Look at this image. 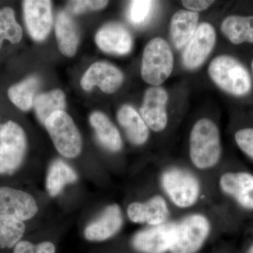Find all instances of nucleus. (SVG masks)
<instances>
[{"mask_svg":"<svg viewBox=\"0 0 253 253\" xmlns=\"http://www.w3.org/2000/svg\"><path fill=\"white\" fill-rule=\"evenodd\" d=\"M23 18L30 36L36 41H43L49 36L53 25L52 7L49 0L22 1Z\"/></svg>","mask_w":253,"mask_h":253,"instance_id":"10","label":"nucleus"},{"mask_svg":"<svg viewBox=\"0 0 253 253\" xmlns=\"http://www.w3.org/2000/svg\"><path fill=\"white\" fill-rule=\"evenodd\" d=\"M78 179L76 172L62 160L51 163L46 179V187L50 196L54 197L62 191L66 184Z\"/></svg>","mask_w":253,"mask_h":253,"instance_id":"24","label":"nucleus"},{"mask_svg":"<svg viewBox=\"0 0 253 253\" xmlns=\"http://www.w3.org/2000/svg\"><path fill=\"white\" fill-rule=\"evenodd\" d=\"M235 141L240 149L253 160V127H245L236 131Z\"/></svg>","mask_w":253,"mask_h":253,"instance_id":"30","label":"nucleus"},{"mask_svg":"<svg viewBox=\"0 0 253 253\" xmlns=\"http://www.w3.org/2000/svg\"><path fill=\"white\" fill-rule=\"evenodd\" d=\"M211 232L206 216L194 214L176 223L175 234L169 252L196 253L203 247Z\"/></svg>","mask_w":253,"mask_h":253,"instance_id":"7","label":"nucleus"},{"mask_svg":"<svg viewBox=\"0 0 253 253\" xmlns=\"http://www.w3.org/2000/svg\"><path fill=\"white\" fill-rule=\"evenodd\" d=\"M123 214L117 204L105 208L101 215L86 226L84 236L91 241H104L116 235L122 227Z\"/></svg>","mask_w":253,"mask_h":253,"instance_id":"17","label":"nucleus"},{"mask_svg":"<svg viewBox=\"0 0 253 253\" xmlns=\"http://www.w3.org/2000/svg\"><path fill=\"white\" fill-rule=\"evenodd\" d=\"M215 42L216 32L212 25L201 23L184 49V66L189 70L200 67L212 51Z\"/></svg>","mask_w":253,"mask_h":253,"instance_id":"11","label":"nucleus"},{"mask_svg":"<svg viewBox=\"0 0 253 253\" xmlns=\"http://www.w3.org/2000/svg\"><path fill=\"white\" fill-rule=\"evenodd\" d=\"M54 245L51 242H42L36 246V253H55Z\"/></svg>","mask_w":253,"mask_h":253,"instance_id":"33","label":"nucleus"},{"mask_svg":"<svg viewBox=\"0 0 253 253\" xmlns=\"http://www.w3.org/2000/svg\"><path fill=\"white\" fill-rule=\"evenodd\" d=\"M221 154L220 135L217 126L211 120H199L195 123L190 134L191 162L199 169H210L217 164Z\"/></svg>","mask_w":253,"mask_h":253,"instance_id":"1","label":"nucleus"},{"mask_svg":"<svg viewBox=\"0 0 253 253\" xmlns=\"http://www.w3.org/2000/svg\"><path fill=\"white\" fill-rule=\"evenodd\" d=\"M174 67L172 50L167 42L155 38L145 46L143 52L141 76L144 82L157 86L170 76Z\"/></svg>","mask_w":253,"mask_h":253,"instance_id":"4","label":"nucleus"},{"mask_svg":"<svg viewBox=\"0 0 253 253\" xmlns=\"http://www.w3.org/2000/svg\"><path fill=\"white\" fill-rule=\"evenodd\" d=\"M89 123L100 144L111 152H118L123 147V141L117 127L104 113H91Z\"/></svg>","mask_w":253,"mask_h":253,"instance_id":"21","label":"nucleus"},{"mask_svg":"<svg viewBox=\"0 0 253 253\" xmlns=\"http://www.w3.org/2000/svg\"><path fill=\"white\" fill-rule=\"evenodd\" d=\"M161 181L165 192L177 207H191L199 199V181L189 171L177 168H169L163 172Z\"/></svg>","mask_w":253,"mask_h":253,"instance_id":"6","label":"nucleus"},{"mask_svg":"<svg viewBox=\"0 0 253 253\" xmlns=\"http://www.w3.org/2000/svg\"><path fill=\"white\" fill-rule=\"evenodd\" d=\"M214 1L211 0H184L181 1L183 6L189 11L194 12H199L207 9L214 3Z\"/></svg>","mask_w":253,"mask_h":253,"instance_id":"31","label":"nucleus"},{"mask_svg":"<svg viewBox=\"0 0 253 253\" xmlns=\"http://www.w3.org/2000/svg\"><path fill=\"white\" fill-rule=\"evenodd\" d=\"M109 1L102 0H77L68 1V9L74 14H81L90 11L104 9Z\"/></svg>","mask_w":253,"mask_h":253,"instance_id":"29","label":"nucleus"},{"mask_svg":"<svg viewBox=\"0 0 253 253\" xmlns=\"http://www.w3.org/2000/svg\"><path fill=\"white\" fill-rule=\"evenodd\" d=\"M95 41L99 49L108 54L126 55L132 49L130 32L120 23L105 24L96 33Z\"/></svg>","mask_w":253,"mask_h":253,"instance_id":"15","label":"nucleus"},{"mask_svg":"<svg viewBox=\"0 0 253 253\" xmlns=\"http://www.w3.org/2000/svg\"><path fill=\"white\" fill-rule=\"evenodd\" d=\"M55 34L61 54L73 57L76 54L79 44L80 34L74 20L65 11L58 13L55 22Z\"/></svg>","mask_w":253,"mask_h":253,"instance_id":"18","label":"nucleus"},{"mask_svg":"<svg viewBox=\"0 0 253 253\" xmlns=\"http://www.w3.org/2000/svg\"><path fill=\"white\" fill-rule=\"evenodd\" d=\"M23 31L18 23L14 9L10 6L0 9V51L5 42L12 45L19 44L23 39Z\"/></svg>","mask_w":253,"mask_h":253,"instance_id":"26","label":"nucleus"},{"mask_svg":"<svg viewBox=\"0 0 253 253\" xmlns=\"http://www.w3.org/2000/svg\"><path fill=\"white\" fill-rule=\"evenodd\" d=\"M124 81L122 71L111 63L99 61L93 63L82 78V88L90 91L97 86L104 93L112 94L119 89Z\"/></svg>","mask_w":253,"mask_h":253,"instance_id":"13","label":"nucleus"},{"mask_svg":"<svg viewBox=\"0 0 253 253\" xmlns=\"http://www.w3.org/2000/svg\"><path fill=\"white\" fill-rule=\"evenodd\" d=\"M199 13L179 10L173 15L170 22V34L173 44L177 49L187 45L194 36L199 23Z\"/></svg>","mask_w":253,"mask_h":253,"instance_id":"20","label":"nucleus"},{"mask_svg":"<svg viewBox=\"0 0 253 253\" xmlns=\"http://www.w3.org/2000/svg\"><path fill=\"white\" fill-rule=\"evenodd\" d=\"M168 101V92L162 86H152L145 91L140 116L153 131L159 132L167 126Z\"/></svg>","mask_w":253,"mask_h":253,"instance_id":"14","label":"nucleus"},{"mask_svg":"<svg viewBox=\"0 0 253 253\" xmlns=\"http://www.w3.org/2000/svg\"><path fill=\"white\" fill-rule=\"evenodd\" d=\"M252 70H253V60L252 61Z\"/></svg>","mask_w":253,"mask_h":253,"instance_id":"35","label":"nucleus"},{"mask_svg":"<svg viewBox=\"0 0 253 253\" xmlns=\"http://www.w3.org/2000/svg\"><path fill=\"white\" fill-rule=\"evenodd\" d=\"M219 186L223 194L238 208L253 213V174L249 171L226 172L221 174Z\"/></svg>","mask_w":253,"mask_h":253,"instance_id":"8","label":"nucleus"},{"mask_svg":"<svg viewBox=\"0 0 253 253\" xmlns=\"http://www.w3.org/2000/svg\"><path fill=\"white\" fill-rule=\"evenodd\" d=\"M221 31L233 44H253V16H227L221 23Z\"/></svg>","mask_w":253,"mask_h":253,"instance_id":"23","label":"nucleus"},{"mask_svg":"<svg viewBox=\"0 0 253 253\" xmlns=\"http://www.w3.org/2000/svg\"><path fill=\"white\" fill-rule=\"evenodd\" d=\"M0 124H1V116H0Z\"/></svg>","mask_w":253,"mask_h":253,"instance_id":"36","label":"nucleus"},{"mask_svg":"<svg viewBox=\"0 0 253 253\" xmlns=\"http://www.w3.org/2000/svg\"><path fill=\"white\" fill-rule=\"evenodd\" d=\"M14 253H36V246L29 241H19L14 246Z\"/></svg>","mask_w":253,"mask_h":253,"instance_id":"32","label":"nucleus"},{"mask_svg":"<svg viewBox=\"0 0 253 253\" xmlns=\"http://www.w3.org/2000/svg\"><path fill=\"white\" fill-rule=\"evenodd\" d=\"M117 119L131 144L140 146L148 140L149 127L132 106L129 105L121 106L118 111Z\"/></svg>","mask_w":253,"mask_h":253,"instance_id":"19","label":"nucleus"},{"mask_svg":"<svg viewBox=\"0 0 253 253\" xmlns=\"http://www.w3.org/2000/svg\"><path fill=\"white\" fill-rule=\"evenodd\" d=\"M246 253H253V241L251 243V244L250 245L249 249H248Z\"/></svg>","mask_w":253,"mask_h":253,"instance_id":"34","label":"nucleus"},{"mask_svg":"<svg viewBox=\"0 0 253 253\" xmlns=\"http://www.w3.org/2000/svg\"><path fill=\"white\" fill-rule=\"evenodd\" d=\"M38 211V205L31 195L9 186H0V214L24 221L34 217Z\"/></svg>","mask_w":253,"mask_h":253,"instance_id":"12","label":"nucleus"},{"mask_svg":"<svg viewBox=\"0 0 253 253\" xmlns=\"http://www.w3.org/2000/svg\"><path fill=\"white\" fill-rule=\"evenodd\" d=\"M127 215L133 222L158 226L166 223L169 215L166 200L155 196L144 203L134 202L128 206Z\"/></svg>","mask_w":253,"mask_h":253,"instance_id":"16","label":"nucleus"},{"mask_svg":"<svg viewBox=\"0 0 253 253\" xmlns=\"http://www.w3.org/2000/svg\"><path fill=\"white\" fill-rule=\"evenodd\" d=\"M33 107L38 119L44 125L46 120L53 113L64 111L66 96L64 92L59 89L38 94L35 98Z\"/></svg>","mask_w":253,"mask_h":253,"instance_id":"25","label":"nucleus"},{"mask_svg":"<svg viewBox=\"0 0 253 253\" xmlns=\"http://www.w3.org/2000/svg\"><path fill=\"white\" fill-rule=\"evenodd\" d=\"M41 83V80L36 76H28L14 83L6 90L8 99L18 109L29 111L33 106Z\"/></svg>","mask_w":253,"mask_h":253,"instance_id":"22","label":"nucleus"},{"mask_svg":"<svg viewBox=\"0 0 253 253\" xmlns=\"http://www.w3.org/2000/svg\"><path fill=\"white\" fill-rule=\"evenodd\" d=\"M26 231L24 222L0 214V249H11L22 239Z\"/></svg>","mask_w":253,"mask_h":253,"instance_id":"27","label":"nucleus"},{"mask_svg":"<svg viewBox=\"0 0 253 253\" xmlns=\"http://www.w3.org/2000/svg\"><path fill=\"white\" fill-rule=\"evenodd\" d=\"M27 148V136L19 123L13 120L1 122L0 175L13 174L21 167Z\"/></svg>","mask_w":253,"mask_h":253,"instance_id":"3","label":"nucleus"},{"mask_svg":"<svg viewBox=\"0 0 253 253\" xmlns=\"http://www.w3.org/2000/svg\"><path fill=\"white\" fill-rule=\"evenodd\" d=\"M208 73L220 89L234 96H246L252 89L248 70L239 60L229 55L214 58L210 63Z\"/></svg>","mask_w":253,"mask_h":253,"instance_id":"2","label":"nucleus"},{"mask_svg":"<svg viewBox=\"0 0 253 253\" xmlns=\"http://www.w3.org/2000/svg\"><path fill=\"white\" fill-rule=\"evenodd\" d=\"M176 223L151 226L136 233L131 246L141 253H166L169 251L175 234Z\"/></svg>","mask_w":253,"mask_h":253,"instance_id":"9","label":"nucleus"},{"mask_svg":"<svg viewBox=\"0 0 253 253\" xmlns=\"http://www.w3.org/2000/svg\"><path fill=\"white\" fill-rule=\"evenodd\" d=\"M154 2L149 0L131 1L128 9V18L131 24L136 26L146 24L152 14Z\"/></svg>","mask_w":253,"mask_h":253,"instance_id":"28","label":"nucleus"},{"mask_svg":"<svg viewBox=\"0 0 253 253\" xmlns=\"http://www.w3.org/2000/svg\"><path fill=\"white\" fill-rule=\"evenodd\" d=\"M44 126L54 146L64 157H77L82 151V138L72 118L65 112L53 113L46 120Z\"/></svg>","mask_w":253,"mask_h":253,"instance_id":"5","label":"nucleus"}]
</instances>
